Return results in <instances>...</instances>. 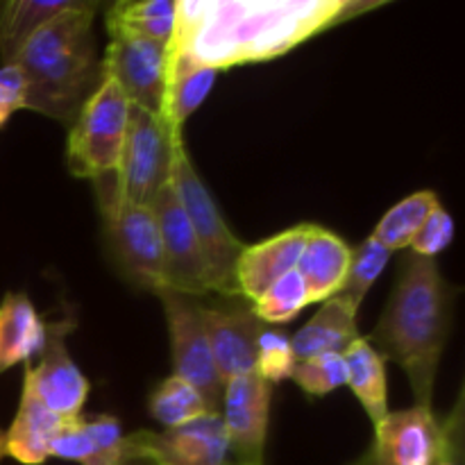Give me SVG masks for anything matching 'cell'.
Listing matches in <instances>:
<instances>
[{"label": "cell", "instance_id": "cell-9", "mask_svg": "<svg viewBox=\"0 0 465 465\" xmlns=\"http://www.w3.org/2000/svg\"><path fill=\"white\" fill-rule=\"evenodd\" d=\"M100 64L103 77L121 86L132 107L162 116L168 73L166 44L109 32V44Z\"/></svg>", "mask_w": 465, "mask_h": 465}, {"label": "cell", "instance_id": "cell-16", "mask_svg": "<svg viewBox=\"0 0 465 465\" xmlns=\"http://www.w3.org/2000/svg\"><path fill=\"white\" fill-rule=\"evenodd\" d=\"M309 225H295L266 241L245 245L236 263L239 295L248 302L262 298L280 277L295 271L307 243Z\"/></svg>", "mask_w": 465, "mask_h": 465}, {"label": "cell", "instance_id": "cell-27", "mask_svg": "<svg viewBox=\"0 0 465 465\" xmlns=\"http://www.w3.org/2000/svg\"><path fill=\"white\" fill-rule=\"evenodd\" d=\"M391 257H393V252L389 248H384L372 234L368 236L357 250H352L348 275H345V282L336 298L359 313L363 298L368 295L371 286L380 280L381 272L386 271Z\"/></svg>", "mask_w": 465, "mask_h": 465}, {"label": "cell", "instance_id": "cell-23", "mask_svg": "<svg viewBox=\"0 0 465 465\" xmlns=\"http://www.w3.org/2000/svg\"><path fill=\"white\" fill-rule=\"evenodd\" d=\"M348 366V384L354 398L371 418L372 427L389 413V393H386L384 357L372 348L368 339L359 336L343 352Z\"/></svg>", "mask_w": 465, "mask_h": 465}, {"label": "cell", "instance_id": "cell-2", "mask_svg": "<svg viewBox=\"0 0 465 465\" xmlns=\"http://www.w3.org/2000/svg\"><path fill=\"white\" fill-rule=\"evenodd\" d=\"M457 289L440 272L436 259L404 254L398 282L371 334L372 348L407 372L418 407H431L436 372L452 325Z\"/></svg>", "mask_w": 465, "mask_h": 465}, {"label": "cell", "instance_id": "cell-28", "mask_svg": "<svg viewBox=\"0 0 465 465\" xmlns=\"http://www.w3.org/2000/svg\"><path fill=\"white\" fill-rule=\"evenodd\" d=\"M312 304L309 291L298 271L286 272L266 293L252 302V312L263 325H284L291 322L304 307Z\"/></svg>", "mask_w": 465, "mask_h": 465}, {"label": "cell", "instance_id": "cell-6", "mask_svg": "<svg viewBox=\"0 0 465 465\" xmlns=\"http://www.w3.org/2000/svg\"><path fill=\"white\" fill-rule=\"evenodd\" d=\"M182 139L184 136L175 134L162 116L130 107L125 143L114 173L118 198L150 207L159 191L171 182L173 157Z\"/></svg>", "mask_w": 465, "mask_h": 465}, {"label": "cell", "instance_id": "cell-14", "mask_svg": "<svg viewBox=\"0 0 465 465\" xmlns=\"http://www.w3.org/2000/svg\"><path fill=\"white\" fill-rule=\"evenodd\" d=\"M368 452L375 465H434L443 450V422L431 407H411L386 413L375 427Z\"/></svg>", "mask_w": 465, "mask_h": 465}, {"label": "cell", "instance_id": "cell-4", "mask_svg": "<svg viewBox=\"0 0 465 465\" xmlns=\"http://www.w3.org/2000/svg\"><path fill=\"white\" fill-rule=\"evenodd\" d=\"M171 184L189 216L193 227L195 241L203 252L204 268L209 275L212 293L223 298H236L239 284H236V263L245 243L230 230V225L223 218L212 191L203 182L200 173L195 171L189 153L184 148V139L177 143L175 157H173Z\"/></svg>", "mask_w": 465, "mask_h": 465}, {"label": "cell", "instance_id": "cell-20", "mask_svg": "<svg viewBox=\"0 0 465 465\" xmlns=\"http://www.w3.org/2000/svg\"><path fill=\"white\" fill-rule=\"evenodd\" d=\"M64 418L41 407L25 389L21 391L16 418L3 434L5 457L23 465H41L50 459V445L62 427Z\"/></svg>", "mask_w": 465, "mask_h": 465}, {"label": "cell", "instance_id": "cell-3", "mask_svg": "<svg viewBox=\"0 0 465 465\" xmlns=\"http://www.w3.org/2000/svg\"><path fill=\"white\" fill-rule=\"evenodd\" d=\"M103 5L77 0L53 23L36 32L18 53L25 77V109L71 125L82 104L103 82L94 21Z\"/></svg>", "mask_w": 465, "mask_h": 465}, {"label": "cell", "instance_id": "cell-1", "mask_svg": "<svg viewBox=\"0 0 465 465\" xmlns=\"http://www.w3.org/2000/svg\"><path fill=\"white\" fill-rule=\"evenodd\" d=\"M375 7L363 0H177L168 48L223 71L282 57Z\"/></svg>", "mask_w": 465, "mask_h": 465}, {"label": "cell", "instance_id": "cell-13", "mask_svg": "<svg viewBox=\"0 0 465 465\" xmlns=\"http://www.w3.org/2000/svg\"><path fill=\"white\" fill-rule=\"evenodd\" d=\"M218 413L230 440L232 461L263 465L271 416V384H266L257 372L225 381Z\"/></svg>", "mask_w": 465, "mask_h": 465}, {"label": "cell", "instance_id": "cell-35", "mask_svg": "<svg viewBox=\"0 0 465 465\" xmlns=\"http://www.w3.org/2000/svg\"><path fill=\"white\" fill-rule=\"evenodd\" d=\"M121 465H157V463L150 461V459H145V457H139V454H125Z\"/></svg>", "mask_w": 465, "mask_h": 465}, {"label": "cell", "instance_id": "cell-32", "mask_svg": "<svg viewBox=\"0 0 465 465\" xmlns=\"http://www.w3.org/2000/svg\"><path fill=\"white\" fill-rule=\"evenodd\" d=\"M454 239V218L450 216V212H445L443 204L434 209L430 213L422 227L418 230V234L411 241V252L418 257L425 259H436L443 250L450 248Z\"/></svg>", "mask_w": 465, "mask_h": 465}, {"label": "cell", "instance_id": "cell-17", "mask_svg": "<svg viewBox=\"0 0 465 465\" xmlns=\"http://www.w3.org/2000/svg\"><path fill=\"white\" fill-rule=\"evenodd\" d=\"M350 259L352 248L339 234L321 225H309L307 243L295 271L307 284L312 304L325 302L339 293L348 275Z\"/></svg>", "mask_w": 465, "mask_h": 465}, {"label": "cell", "instance_id": "cell-29", "mask_svg": "<svg viewBox=\"0 0 465 465\" xmlns=\"http://www.w3.org/2000/svg\"><path fill=\"white\" fill-rule=\"evenodd\" d=\"M291 380L304 393L321 398L348 384V366H345L343 354H318V357L295 363Z\"/></svg>", "mask_w": 465, "mask_h": 465}, {"label": "cell", "instance_id": "cell-26", "mask_svg": "<svg viewBox=\"0 0 465 465\" xmlns=\"http://www.w3.org/2000/svg\"><path fill=\"white\" fill-rule=\"evenodd\" d=\"M150 416L163 425L166 430H175V427H184L189 422H195L198 418L213 413L207 407L203 395L189 384V381L180 380V377L171 375L154 389L150 395Z\"/></svg>", "mask_w": 465, "mask_h": 465}, {"label": "cell", "instance_id": "cell-18", "mask_svg": "<svg viewBox=\"0 0 465 465\" xmlns=\"http://www.w3.org/2000/svg\"><path fill=\"white\" fill-rule=\"evenodd\" d=\"M216 68L195 62L186 53L168 48L166 94H163L162 118L175 134H182L186 121L200 109L212 94L218 77Z\"/></svg>", "mask_w": 465, "mask_h": 465}, {"label": "cell", "instance_id": "cell-5", "mask_svg": "<svg viewBox=\"0 0 465 465\" xmlns=\"http://www.w3.org/2000/svg\"><path fill=\"white\" fill-rule=\"evenodd\" d=\"M130 107L121 86L103 77L98 89L89 95L71 123L66 166L73 175L100 182L116 173L125 143Z\"/></svg>", "mask_w": 465, "mask_h": 465}, {"label": "cell", "instance_id": "cell-7", "mask_svg": "<svg viewBox=\"0 0 465 465\" xmlns=\"http://www.w3.org/2000/svg\"><path fill=\"white\" fill-rule=\"evenodd\" d=\"M112 252L123 275L134 286L157 293L163 289V252L153 207L118 198L114 186L100 195Z\"/></svg>", "mask_w": 465, "mask_h": 465}, {"label": "cell", "instance_id": "cell-8", "mask_svg": "<svg viewBox=\"0 0 465 465\" xmlns=\"http://www.w3.org/2000/svg\"><path fill=\"white\" fill-rule=\"evenodd\" d=\"M163 313H166L168 336H171L173 354V375L189 381L195 391L204 398L207 407L213 413L221 411L223 384L218 375L216 361H213L209 336L203 322V302L189 295L175 293L171 289H159Z\"/></svg>", "mask_w": 465, "mask_h": 465}, {"label": "cell", "instance_id": "cell-25", "mask_svg": "<svg viewBox=\"0 0 465 465\" xmlns=\"http://www.w3.org/2000/svg\"><path fill=\"white\" fill-rule=\"evenodd\" d=\"M439 204L440 200L434 191H416V193L407 195V198L400 200L398 204H393V207L381 216V221L377 223L372 236H375L384 248H389L391 252L409 248L413 236H416L418 230L422 227V223L430 218V213L434 212Z\"/></svg>", "mask_w": 465, "mask_h": 465}, {"label": "cell", "instance_id": "cell-37", "mask_svg": "<svg viewBox=\"0 0 465 465\" xmlns=\"http://www.w3.org/2000/svg\"><path fill=\"white\" fill-rule=\"evenodd\" d=\"M5 457V443H3V430H0V459Z\"/></svg>", "mask_w": 465, "mask_h": 465}, {"label": "cell", "instance_id": "cell-15", "mask_svg": "<svg viewBox=\"0 0 465 465\" xmlns=\"http://www.w3.org/2000/svg\"><path fill=\"white\" fill-rule=\"evenodd\" d=\"M200 313L223 384L257 371V343L266 325L252 309L203 304Z\"/></svg>", "mask_w": 465, "mask_h": 465}, {"label": "cell", "instance_id": "cell-10", "mask_svg": "<svg viewBox=\"0 0 465 465\" xmlns=\"http://www.w3.org/2000/svg\"><path fill=\"white\" fill-rule=\"evenodd\" d=\"M45 325H48V339L41 350L39 363L36 366L25 363L23 389L54 416L77 418L82 416V409L89 398V380L66 350V334L73 330V322L64 318Z\"/></svg>", "mask_w": 465, "mask_h": 465}, {"label": "cell", "instance_id": "cell-19", "mask_svg": "<svg viewBox=\"0 0 465 465\" xmlns=\"http://www.w3.org/2000/svg\"><path fill=\"white\" fill-rule=\"evenodd\" d=\"M48 325L25 293H7L0 302V375L41 354Z\"/></svg>", "mask_w": 465, "mask_h": 465}, {"label": "cell", "instance_id": "cell-30", "mask_svg": "<svg viewBox=\"0 0 465 465\" xmlns=\"http://www.w3.org/2000/svg\"><path fill=\"white\" fill-rule=\"evenodd\" d=\"M295 359L293 348H291V339L277 327H263L259 334L257 343V375L262 377L266 384H280V381L291 380L293 372Z\"/></svg>", "mask_w": 465, "mask_h": 465}, {"label": "cell", "instance_id": "cell-11", "mask_svg": "<svg viewBox=\"0 0 465 465\" xmlns=\"http://www.w3.org/2000/svg\"><path fill=\"white\" fill-rule=\"evenodd\" d=\"M139 454L157 465H230L232 452L221 413H207L184 427L134 431L125 436L123 457Z\"/></svg>", "mask_w": 465, "mask_h": 465}, {"label": "cell", "instance_id": "cell-36", "mask_svg": "<svg viewBox=\"0 0 465 465\" xmlns=\"http://www.w3.org/2000/svg\"><path fill=\"white\" fill-rule=\"evenodd\" d=\"M352 465H375V461H372V454L366 452L357 463H352Z\"/></svg>", "mask_w": 465, "mask_h": 465}, {"label": "cell", "instance_id": "cell-21", "mask_svg": "<svg viewBox=\"0 0 465 465\" xmlns=\"http://www.w3.org/2000/svg\"><path fill=\"white\" fill-rule=\"evenodd\" d=\"M357 339V312L334 295L325 300L312 321L291 339V348L295 359L304 361L318 354H343Z\"/></svg>", "mask_w": 465, "mask_h": 465}, {"label": "cell", "instance_id": "cell-34", "mask_svg": "<svg viewBox=\"0 0 465 465\" xmlns=\"http://www.w3.org/2000/svg\"><path fill=\"white\" fill-rule=\"evenodd\" d=\"M25 77L16 64L0 66V127L18 109H25Z\"/></svg>", "mask_w": 465, "mask_h": 465}, {"label": "cell", "instance_id": "cell-38", "mask_svg": "<svg viewBox=\"0 0 465 465\" xmlns=\"http://www.w3.org/2000/svg\"><path fill=\"white\" fill-rule=\"evenodd\" d=\"M230 465H239V463H234V461H232V463H230Z\"/></svg>", "mask_w": 465, "mask_h": 465}, {"label": "cell", "instance_id": "cell-33", "mask_svg": "<svg viewBox=\"0 0 465 465\" xmlns=\"http://www.w3.org/2000/svg\"><path fill=\"white\" fill-rule=\"evenodd\" d=\"M84 425L89 430L91 440H94L95 465H121L123 443H125L121 422L114 416L103 413V416L84 418Z\"/></svg>", "mask_w": 465, "mask_h": 465}, {"label": "cell", "instance_id": "cell-12", "mask_svg": "<svg viewBox=\"0 0 465 465\" xmlns=\"http://www.w3.org/2000/svg\"><path fill=\"white\" fill-rule=\"evenodd\" d=\"M150 207L157 218L159 236H162L163 289H171L175 293L189 295L195 300L212 293L207 268H204V259L198 241H195L193 227H191L189 216H186L171 182L159 191Z\"/></svg>", "mask_w": 465, "mask_h": 465}, {"label": "cell", "instance_id": "cell-24", "mask_svg": "<svg viewBox=\"0 0 465 465\" xmlns=\"http://www.w3.org/2000/svg\"><path fill=\"white\" fill-rule=\"evenodd\" d=\"M177 21V0H118L104 12L109 32L171 44Z\"/></svg>", "mask_w": 465, "mask_h": 465}, {"label": "cell", "instance_id": "cell-22", "mask_svg": "<svg viewBox=\"0 0 465 465\" xmlns=\"http://www.w3.org/2000/svg\"><path fill=\"white\" fill-rule=\"evenodd\" d=\"M77 0H0V62H16L27 41Z\"/></svg>", "mask_w": 465, "mask_h": 465}, {"label": "cell", "instance_id": "cell-31", "mask_svg": "<svg viewBox=\"0 0 465 465\" xmlns=\"http://www.w3.org/2000/svg\"><path fill=\"white\" fill-rule=\"evenodd\" d=\"M50 457L80 465H95V448L84 425V418H64L62 427L50 445Z\"/></svg>", "mask_w": 465, "mask_h": 465}]
</instances>
